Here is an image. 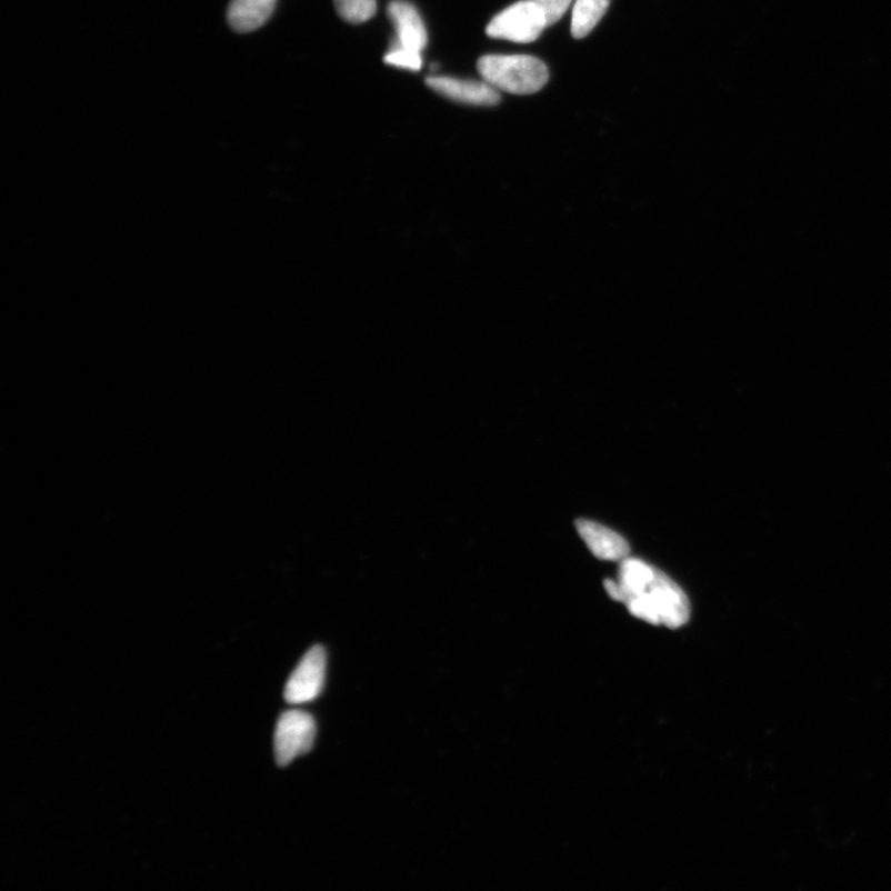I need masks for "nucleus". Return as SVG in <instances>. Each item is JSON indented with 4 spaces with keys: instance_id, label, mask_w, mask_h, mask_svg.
Masks as SVG:
<instances>
[{
    "instance_id": "1",
    "label": "nucleus",
    "mask_w": 891,
    "mask_h": 891,
    "mask_svg": "<svg viewBox=\"0 0 891 891\" xmlns=\"http://www.w3.org/2000/svg\"><path fill=\"white\" fill-rule=\"evenodd\" d=\"M624 604L630 614L650 624L678 629L690 619V602L668 574L657 570L655 578L643 591L628 597Z\"/></svg>"
},
{
    "instance_id": "2",
    "label": "nucleus",
    "mask_w": 891,
    "mask_h": 891,
    "mask_svg": "<svg viewBox=\"0 0 891 891\" xmlns=\"http://www.w3.org/2000/svg\"><path fill=\"white\" fill-rule=\"evenodd\" d=\"M477 68L495 90L513 94L539 92L550 78L547 64L528 56H487Z\"/></svg>"
},
{
    "instance_id": "3",
    "label": "nucleus",
    "mask_w": 891,
    "mask_h": 891,
    "mask_svg": "<svg viewBox=\"0 0 891 891\" xmlns=\"http://www.w3.org/2000/svg\"><path fill=\"white\" fill-rule=\"evenodd\" d=\"M548 27L547 16L537 3L520 0L495 16L485 31L492 39L529 43L538 40Z\"/></svg>"
},
{
    "instance_id": "4",
    "label": "nucleus",
    "mask_w": 891,
    "mask_h": 891,
    "mask_svg": "<svg viewBox=\"0 0 891 891\" xmlns=\"http://www.w3.org/2000/svg\"><path fill=\"white\" fill-rule=\"evenodd\" d=\"M314 738H317V723L311 714L296 710L282 713L274 738L277 763L287 767L293 759L309 753Z\"/></svg>"
},
{
    "instance_id": "5",
    "label": "nucleus",
    "mask_w": 891,
    "mask_h": 891,
    "mask_svg": "<svg viewBox=\"0 0 891 891\" xmlns=\"http://www.w3.org/2000/svg\"><path fill=\"white\" fill-rule=\"evenodd\" d=\"M326 678V651L317 645L308 651L288 680L284 697L289 703H308L318 699Z\"/></svg>"
},
{
    "instance_id": "6",
    "label": "nucleus",
    "mask_w": 891,
    "mask_h": 891,
    "mask_svg": "<svg viewBox=\"0 0 891 891\" xmlns=\"http://www.w3.org/2000/svg\"><path fill=\"white\" fill-rule=\"evenodd\" d=\"M427 84L432 91L449 98L451 101L463 104L492 107L501 102V94L485 81H470L437 76V78L427 79Z\"/></svg>"
},
{
    "instance_id": "7",
    "label": "nucleus",
    "mask_w": 891,
    "mask_h": 891,
    "mask_svg": "<svg viewBox=\"0 0 891 891\" xmlns=\"http://www.w3.org/2000/svg\"><path fill=\"white\" fill-rule=\"evenodd\" d=\"M388 16L394 24L397 39L393 46L422 52L428 46V31L418 9L404 2L393 0L388 7Z\"/></svg>"
},
{
    "instance_id": "8",
    "label": "nucleus",
    "mask_w": 891,
    "mask_h": 891,
    "mask_svg": "<svg viewBox=\"0 0 891 891\" xmlns=\"http://www.w3.org/2000/svg\"><path fill=\"white\" fill-rule=\"evenodd\" d=\"M575 528L595 558L607 561H622L628 558V542L613 530L585 519L575 521Z\"/></svg>"
},
{
    "instance_id": "9",
    "label": "nucleus",
    "mask_w": 891,
    "mask_h": 891,
    "mask_svg": "<svg viewBox=\"0 0 891 891\" xmlns=\"http://www.w3.org/2000/svg\"><path fill=\"white\" fill-rule=\"evenodd\" d=\"M278 0H231L227 19L231 28L246 34L262 28L273 16Z\"/></svg>"
},
{
    "instance_id": "10",
    "label": "nucleus",
    "mask_w": 891,
    "mask_h": 891,
    "mask_svg": "<svg viewBox=\"0 0 891 891\" xmlns=\"http://www.w3.org/2000/svg\"><path fill=\"white\" fill-rule=\"evenodd\" d=\"M611 0H575L571 34L574 39H583L600 23L610 8Z\"/></svg>"
},
{
    "instance_id": "11",
    "label": "nucleus",
    "mask_w": 891,
    "mask_h": 891,
    "mask_svg": "<svg viewBox=\"0 0 891 891\" xmlns=\"http://www.w3.org/2000/svg\"><path fill=\"white\" fill-rule=\"evenodd\" d=\"M337 13L351 24H362L377 13V0H333Z\"/></svg>"
},
{
    "instance_id": "12",
    "label": "nucleus",
    "mask_w": 891,
    "mask_h": 891,
    "mask_svg": "<svg viewBox=\"0 0 891 891\" xmlns=\"http://www.w3.org/2000/svg\"><path fill=\"white\" fill-rule=\"evenodd\" d=\"M384 62L391 67L407 69L410 71H420L422 67L421 52L393 46L384 58Z\"/></svg>"
},
{
    "instance_id": "13",
    "label": "nucleus",
    "mask_w": 891,
    "mask_h": 891,
    "mask_svg": "<svg viewBox=\"0 0 891 891\" xmlns=\"http://www.w3.org/2000/svg\"><path fill=\"white\" fill-rule=\"evenodd\" d=\"M532 2L542 9L548 19V26L551 27L558 23L563 14L568 12L572 0H532Z\"/></svg>"
}]
</instances>
